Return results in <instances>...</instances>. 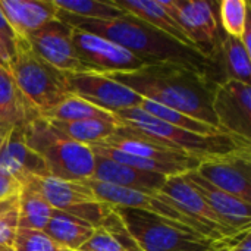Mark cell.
<instances>
[{"label":"cell","mask_w":251,"mask_h":251,"mask_svg":"<svg viewBox=\"0 0 251 251\" xmlns=\"http://www.w3.org/2000/svg\"><path fill=\"white\" fill-rule=\"evenodd\" d=\"M107 76L124 84L144 100L175 109L219 128L212 110L216 82L199 68L163 62L144 65L131 72L109 74Z\"/></svg>","instance_id":"6da1fadb"},{"label":"cell","mask_w":251,"mask_h":251,"mask_svg":"<svg viewBox=\"0 0 251 251\" xmlns=\"http://www.w3.org/2000/svg\"><path fill=\"white\" fill-rule=\"evenodd\" d=\"M57 18L72 28L100 35L124 47L146 65L163 62L184 63L204 71L213 79L212 66L207 56L176 41L175 38L163 34L157 28L129 13L112 19H88L57 9Z\"/></svg>","instance_id":"7a4b0ae2"},{"label":"cell","mask_w":251,"mask_h":251,"mask_svg":"<svg viewBox=\"0 0 251 251\" xmlns=\"http://www.w3.org/2000/svg\"><path fill=\"white\" fill-rule=\"evenodd\" d=\"M22 134L25 144L43 159L51 178L75 182L93 178V150L66 137L50 121L38 116L22 129Z\"/></svg>","instance_id":"3957f363"},{"label":"cell","mask_w":251,"mask_h":251,"mask_svg":"<svg viewBox=\"0 0 251 251\" xmlns=\"http://www.w3.org/2000/svg\"><path fill=\"white\" fill-rule=\"evenodd\" d=\"M115 116L119 121V125L149 135L157 140L159 143L184 151L185 154L197 160L224 156L241 149H251L250 140L228 132L218 135H201L191 131H185L151 116L141 107L121 110L115 113Z\"/></svg>","instance_id":"277c9868"},{"label":"cell","mask_w":251,"mask_h":251,"mask_svg":"<svg viewBox=\"0 0 251 251\" xmlns=\"http://www.w3.org/2000/svg\"><path fill=\"white\" fill-rule=\"evenodd\" d=\"M113 212L140 251H222L235 241H216L191 228L137 209L113 207Z\"/></svg>","instance_id":"5b68a950"},{"label":"cell","mask_w":251,"mask_h":251,"mask_svg":"<svg viewBox=\"0 0 251 251\" xmlns=\"http://www.w3.org/2000/svg\"><path fill=\"white\" fill-rule=\"evenodd\" d=\"M7 71L21 94L38 116L53 109L71 94L66 84V74L37 56L26 38L16 37L15 53L10 57Z\"/></svg>","instance_id":"8992f818"},{"label":"cell","mask_w":251,"mask_h":251,"mask_svg":"<svg viewBox=\"0 0 251 251\" xmlns=\"http://www.w3.org/2000/svg\"><path fill=\"white\" fill-rule=\"evenodd\" d=\"M93 193L94 196L112 206V207H126V209H137L141 212H146L149 215L166 219V221H172L176 222L179 225H184L187 228H191L194 231H197L199 234L216 240V241H234L237 240L240 235H237L235 238H224L221 237L218 232H215L213 229L207 228L206 225L200 224L199 221L193 219L191 216H188L187 213H184L179 207H176L166 196H163L160 191H137V190H128V188H121V187H115V185H109L100 181H96L93 178L82 181Z\"/></svg>","instance_id":"52a82bcc"},{"label":"cell","mask_w":251,"mask_h":251,"mask_svg":"<svg viewBox=\"0 0 251 251\" xmlns=\"http://www.w3.org/2000/svg\"><path fill=\"white\" fill-rule=\"evenodd\" d=\"M24 185H29L40 193L54 210L82 219L94 228H100L113 210L112 206L100 201L84 182L32 176Z\"/></svg>","instance_id":"ba28073f"},{"label":"cell","mask_w":251,"mask_h":251,"mask_svg":"<svg viewBox=\"0 0 251 251\" xmlns=\"http://www.w3.org/2000/svg\"><path fill=\"white\" fill-rule=\"evenodd\" d=\"M160 3L179 24L193 47L209 57L221 38L216 4L206 0H160Z\"/></svg>","instance_id":"9c48e42d"},{"label":"cell","mask_w":251,"mask_h":251,"mask_svg":"<svg viewBox=\"0 0 251 251\" xmlns=\"http://www.w3.org/2000/svg\"><path fill=\"white\" fill-rule=\"evenodd\" d=\"M66 84L71 94L113 115L121 110L140 107L144 100L141 96L104 74H66Z\"/></svg>","instance_id":"30bf717a"},{"label":"cell","mask_w":251,"mask_h":251,"mask_svg":"<svg viewBox=\"0 0 251 251\" xmlns=\"http://www.w3.org/2000/svg\"><path fill=\"white\" fill-rule=\"evenodd\" d=\"M72 44L79 62L88 72L109 75L137 71L146 65L124 47L82 29L72 28Z\"/></svg>","instance_id":"8fae6325"},{"label":"cell","mask_w":251,"mask_h":251,"mask_svg":"<svg viewBox=\"0 0 251 251\" xmlns=\"http://www.w3.org/2000/svg\"><path fill=\"white\" fill-rule=\"evenodd\" d=\"M194 171L216 188L246 203L251 201V149L201 159Z\"/></svg>","instance_id":"7c38bea8"},{"label":"cell","mask_w":251,"mask_h":251,"mask_svg":"<svg viewBox=\"0 0 251 251\" xmlns=\"http://www.w3.org/2000/svg\"><path fill=\"white\" fill-rule=\"evenodd\" d=\"M212 110L218 126L224 132L251 141L250 84L235 79H225L216 84Z\"/></svg>","instance_id":"4fadbf2b"},{"label":"cell","mask_w":251,"mask_h":251,"mask_svg":"<svg viewBox=\"0 0 251 251\" xmlns=\"http://www.w3.org/2000/svg\"><path fill=\"white\" fill-rule=\"evenodd\" d=\"M32 51L65 74L88 72L79 62L72 44V26L57 16L26 37Z\"/></svg>","instance_id":"5bb4252c"},{"label":"cell","mask_w":251,"mask_h":251,"mask_svg":"<svg viewBox=\"0 0 251 251\" xmlns=\"http://www.w3.org/2000/svg\"><path fill=\"white\" fill-rule=\"evenodd\" d=\"M163 196H166L176 207H179L184 213L213 229L224 238H235L240 235V231L232 229L200 196V193L190 184L185 178V174L169 176L166 184L160 190Z\"/></svg>","instance_id":"9a60e30c"},{"label":"cell","mask_w":251,"mask_h":251,"mask_svg":"<svg viewBox=\"0 0 251 251\" xmlns=\"http://www.w3.org/2000/svg\"><path fill=\"white\" fill-rule=\"evenodd\" d=\"M101 144H106L109 147H113L119 151H124L131 156L150 159L156 162L163 163H175L188 168L190 171H194L200 160L185 154L184 151H179L176 149L168 147L157 140L144 135L135 129H131L128 126L119 125L116 132L109 137L107 140L101 141Z\"/></svg>","instance_id":"2e32d148"},{"label":"cell","mask_w":251,"mask_h":251,"mask_svg":"<svg viewBox=\"0 0 251 251\" xmlns=\"http://www.w3.org/2000/svg\"><path fill=\"white\" fill-rule=\"evenodd\" d=\"M0 171L13 176L21 185L32 176H50L43 159L25 144L22 129H15L4 138L0 150Z\"/></svg>","instance_id":"e0dca14e"},{"label":"cell","mask_w":251,"mask_h":251,"mask_svg":"<svg viewBox=\"0 0 251 251\" xmlns=\"http://www.w3.org/2000/svg\"><path fill=\"white\" fill-rule=\"evenodd\" d=\"M190 184L200 193L206 203L235 231H247L251 228L250 203H246L203 179L196 171L185 174Z\"/></svg>","instance_id":"ac0fdd59"},{"label":"cell","mask_w":251,"mask_h":251,"mask_svg":"<svg viewBox=\"0 0 251 251\" xmlns=\"http://www.w3.org/2000/svg\"><path fill=\"white\" fill-rule=\"evenodd\" d=\"M94 156L96 160H94L93 179L109 185L137 190V191H160L166 184V179L169 178L160 174L138 171L99 154Z\"/></svg>","instance_id":"d6986e66"},{"label":"cell","mask_w":251,"mask_h":251,"mask_svg":"<svg viewBox=\"0 0 251 251\" xmlns=\"http://www.w3.org/2000/svg\"><path fill=\"white\" fill-rule=\"evenodd\" d=\"M0 7L16 37L22 38L57 16L53 0H0Z\"/></svg>","instance_id":"ffe728a7"},{"label":"cell","mask_w":251,"mask_h":251,"mask_svg":"<svg viewBox=\"0 0 251 251\" xmlns=\"http://www.w3.org/2000/svg\"><path fill=\"white\" fill-rule=\"evenodd\" d=\"M38 113L21 94L10 72L0 68V135L7 137L15 129H24Z\"/></svg>","instance_id":"44dd1931"},{"label":"cell","mask_w":251,"mask_h":251,"mask_svg":"<svg viewBox=\"0 0 251 251\" xmlns=\"http://www.w3.org/2000/svg\"><path fill=\"white\" fill-rule=\"evenodd\" d=\"M209 60L215 82V69H221V82L225 79H235L250 84L251 54L244 49L240 38L226 34L221 37L209 56Z\"/></svg>","instance_id":"7402d4cb"},{"label":"cell","mask_w":251,"mask_h":251,"mask_svg":"<svg viewBox=\"0 0 251 251\" xmlns=\"http://www.w3.org/2000/svg\"><path fill=\"white\" fill-rule=\"evenodd\" d=\"M112 3L121 10L144 21L146 24L157 28L159 31L175 38L176 41L193 47L179 24L168 13V10L162 6L160 0H112Z\"/></svg>","instance_id":"603a6c76"},{"label":"cell","mask_w":251,"mask_h":251,"mask_svg":"<svg viewBox=\"0 0 251 251\" xmlns=\"http://www.w3.org/2000/svg\"><path fill=\"white\" fill-rule=\"evenodd\" d=\"M94 231L96 228L88 222L60 210H53L43 229L50 240L69 251L79 250L93 237Z\"/></svg>","instance_id":"cb8c5ba5"},{"label":"cell","mask_w":251,"mask_h":251,"mask_svg":"<svg viewBox=\"0 0 251 251\" xmlns=\"http://www.w3.org/2000/svg\"><path fill=\"white\" fill-rule=\"evenodd\" d=\"M53 207L29 185H22L18 196V226L24 229L43 231L51 218Z\"/></svg>","instance_id":"d4e9b609"},{"label":"cell","mask_w":251,"mask_h":251,"mask_svg":"<svg viewBox=\"0 0 251 251\" xmlns=\"http://www.w3.org/2000/svg\"><path fill=\"white\" fill-rule=\"evenodd\" d=\"M41 118H44L47 121H63V122L99 119V121L119 125V121L116 119V116L113 113L106 112V110H103V109H100L74 94H69L65 100H62L53 109H50L49 112L41 115Z\"/></svg>","instance_id":"484cf974"},{"label":"cell","mask_w":251,"mask_h":251,"mask_svg":"<svg viewBox=\"0 0 251 251\" xmlns=\"http://www.w3.org/2000/svg\"><path fill=\"white\" fill-rule=\"evenodd\" d=\"M60 132H63L66 137H69L71 140L85 144V146H91L96 143H101L104 140H107L109 137H112L118 126L116 124H110V122H104V121H99V119H87V121H69V122H63V121H50Z\"/></svg>","instance_id":"4316f807"},{"label":"cell","mask_w":251,"mask_h":251,"mask_svg":"<svg viewBox=\"0 0 251 251\" xmlns=\"http://www.w3.org/2000/svg\"><path fill=\"white\" fill-rule=\"evenodd\" d=\"M144 112L150 113L151 116L172 125V126H176V128H181V129H185V131H191V132H196V134H201V135H218V134H225L222 129L213 126V125H209L206 122H201V121H197L188 115H184L175 109H171V107H166V106H162V104H157V103H153L150 100H143L141 106H140Z\"/></svg>","instance_id":"83f0119b"},{"label":"cell","mask_w":251,"mask_h":251,"mask_svg":"<svg viewBox=\"0 0 251 251\" xmlns=\"http://www.w3.org/2000/svg\"><path fill=\"white\" fill-rule=\"evenodd\" d=\"M53 1L59 10L88 19H112L126 13L119 7H116L112 3V0H53Z\"/></svg>","instance_id":"f1b7e54d"},{"label":"cell","mask_w":251,"mask_h":251,"mask_svg":"<svg viewBox=\"0 0 251 251\" xmlns=\"http://www.w3.org/2000/svg\"><path fill=\"white\" fill-rule=\"evenodd\" d=\"M249 16V1L246 0H222L219 3V25L226 35L240 38Z\"/></svg>","instance_id":"f546056e"},{"label":"cell","mask_w":251,"mask_h":251,"mask_svg":"<svg viewBox=\"0 0 251 251\" xmlns=\"http://www.w3.org/2000/svg\"><path fill=\"white\" fill-rule=\"evenodd\" d=\"M13 249L16 251H69L50 240L43 231L24 228H18Z\"/></svg>","instance_id":"4dcf8cb0"},{"label":"cell","mask_w":251,"mask_h":251,"mask_svg":"<svg viewBox=\"0 0 251 251\" xmlns=\"http://www.w3.org/2000/svg\"><path fill=\"white\" fill-rule=\"evenodd\" d=\"M18 228V206L0 212V247H13Z\"/></svg>","instance_id":"1f68e13d"},{"label":"cell","mask_w":251,"mask_h":251,"mask_svg":"<svg viewBox=\"0 0 251 251\" xmlns=\"http://www.w3.org/2000/svg\"><path fill=\"white\" fill-rule=\"evenodd\" d=\"M21 188L22 185L13 176L0 171V201L18 196Z\"/></svg>","instance_id":"d6a6232c"},{"label":"cell","mask_w":251,"mask_h":251,"mask_svg":"<svg viewBox=\"0 0 251 251\" xmlns=\"http://www.w3.org/2000/svg\"><path fill=\"white\" fill-rule=\"evenodd\" d=\"M0 35L6 40V43L9 44V47L13 50L15 53V41H16V34L15 31L12 29L10 24L7 22L6 16L3 15L1 12V7H0Z\"/></svg>","instance_id":"836d02e7"},{"label":"cell","mask_w":251,"mask_h":251,"mask_svg":"<svg viewBox=\"0 0 251 251\" xmlns=\"http://www.w3.org/2000/svg\"><path fill=\"white\" fill-rule=\"evenodd\" d=\"M229 251H251V231H244L229 247Z\"/></svg>","instance_id":"e575fe53"},{"label":"cell","mask_w":251,"mask_h":251,"mask_svg":"<svg viewBox=\"0 0 251 251\" xmlns=\"http://www.w3.org/2000/svg\"><path fill=\"white\" fill-rule=\"evenodd\" d=\"M12 56H13V50L9 47V44L6 43V40L0 35V68L7 69Z\"/></svg>","instance_id":"d590c367"},{"label":"cell","mask_w":251,"mask_h":251,"mask_svg":"<svg viewBox=\"0 0 251 251\" xmlns=\"http://www.w3.org/2000/svg\"><path fill=\"white\" fill-rule=\"evenodd\" d=\"M240 41H241V44L244 46V49L249 51L251 54V21H250V16H249V19H247V22H246V26H244V29H243V34L240 35Z\"/></svg>","instance_id":"8d00e7d4"},{"label":"cell","mask_w":251,"mask_h":251,"mask_svg":"<svg viewBox=\"0 0 251 251\" xmlns=\"http://www.w3.org/2000/svg\"><path fill=\"white\" fill-rule=\"evenodd\" d=\"M19 196V194H18ZM18 196L12 197V199H7V200H3L0 201V212H6L9 209H13L18 206Z\"/></svg>","instance_id":"74e56055"},{"label":"cell","mask_w":251,"mask_h":251,"mask_svg":"<svg viewBox=\"0 0 251 251\" xmlns=\"http://www.w3.org/2000/svg\"><path fill=\"white\" fill-rule=\"evenodd\" d=\"M0 251H16L13 247H0Z\"/></svg>","instance_id":"f35d334b"},{"label":"cell","mask_w":251,"mask_h":251,"mask_svg":"<svg viewBox=\"0 0 251 251\" xmlns=\"http://www.w3.org/2000/svg\"><path fill=\"white\" fill-rule=\"evenodd\" d=\"M3 144H4V137L0 135V150H1V147H3Z\"/></svg>","instance_id":"ab89813d"},{"label":"cell","mask_w":251,"mask_h":251,"mask_svg":"<svg viewBox=\"0 0 251 251\" xmlns=\"http://www.w3.org/2000/svg\"><path fill=\"white\" fill-rule=\"evenodd\" d=\"M222 251H229V250H228V249H226V250H222Z\"/></svg>","instance_id":"60d3db41"},{"label":"cell","mask_w":251,"mask_h":251,"mask_svg":"<svg viewBox=\"0 0 251 251\" xmlns=\"http://www.w3.org/2000/svg\"><path fill=\"white\" fill-rule=\"evenodd\" d=\"M76 251H81V250H76Z\"/></svg>","instance_id":"b9f144b4"}]
</instances>
